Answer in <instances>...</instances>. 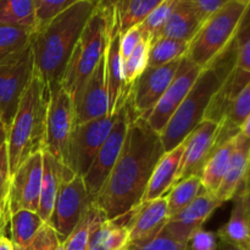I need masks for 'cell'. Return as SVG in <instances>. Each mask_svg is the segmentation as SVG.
<instances>
[{
  "label": "cell",
  "instance_id": "19",
  "mask_svg": "<svg viewBox=\"0 0 250 250\" xmlns=\"http://www.w3.org/2000/svg\"><path fill=\"white\" fill-rule=\"evenodd\" d=\"M77 125L109 116V94L106 84L105 55L90 75L75 103Z\"/></svg>",
  "mask_w": 250,
  "mask_h": 250
},
{
  "label": "cell",
  "instance_id": "29",
  "mask_svg": "<svg viewBox=\"0 0 250 250\" xmlns=\"http://www.w3.org/2000/svg\"><path fill=\"white\" fill-rule=\"evenodd\" d=\"M236 137L219 146L203 168L200 180H202L205 190L210 194H216L217 189L221 186L222 180L226 175L227 167H229V160H231L232 153H233L234 144H236Z\"/></svg>",
  "mask_w": 250,
  "mask_h": 250
},
{
  "label": "cell",
  "instance_id": "32",
  "mask_svg": "<svg viewBox=\"0 0 250 250\" xmlns=\"http://www.w3.org/2000/svg\"><path fill=\"white\" fill-rule=\"evenodd\" d=\"M44 224L45 222L37 212L29 210H20L11 214L10 229H11L12 244L26 248Z\"/></svg>",
  "mask_w": 250,
  "mask_h": 250
},
{
  "label": "cell",
  "instance_id": "42",
  "mask_svg": "<svg viewBox=\"0 0 250 250\" xmlns=\"http://www.w3.org/2000/svg\"><path fill=\"white\" fill-rule=\"evenodd\" d=\"M219 238L217 234L211 231L200 229L190 237L188 242V250H217Z\"/></svg>",
  "mask_w": 250,
  "mask_h": 250
},
{
  "label": "cell",
  "instance_id": "28",
  "mask_svg": "<svg viewBox=\"0 0 250 250\" xmlns=\"http://www.w3.org/2000/svg\"><path fill=\"white\" fill-rule=\"evenodd\" d=\"M250 115V83L247 84L236 98L232 100L227 109L224 120L220 124L215 148L234 138L241 132V127Z\"/></svg>",
  "mask_w": 250,
  "mask_h": 250
},
{
  "label": "cell",
  "instance_id": "35",
  "mask_svg": "<svg viewBox=\"0 0 250 250\" xmlns=\"http://www.w3.org/2000/svg\"><path fill=\"white\" fill-rule=\"evenodd\" d=\"M188 45V42L176 41L165 37L155 39L149 48L148 67H158L182 59L187 55Z\"/></svg>",
  "mask_w": 250,
  "mask_h": 250
},
{
  "label": "cell",
  "instance_id": "50",
  "mask_svg": "<svg viewBox=\"0 0 250 250\" xmlns=\"http://www.w3.org/2000/svg\"><path fill=\"white\" fill-rule=\"evenodd\" d=\"M234 1L239 2V4L244 5V6H247V7H248L250 5V0H234Z\"/></svg>",
  "mask_w": 250,
  "mask_h": 250
},
{
  "label": "cell",
  "instance_id": "7",
  "mask_svg": "<svg viewBox=\"0 0 250 250\" xmlns=\"http://www.w3.org/2000/svg\"><path fill=\"white\" fill-rule=\"evenodd\" d=\"M236 60L233 67L210 102L204 120L221 124L232 100L250 83V5L233 37Z\"/></svg>",
  "mask_w": 250,
  "mask_h": 250
},
{
  "label": "cell",
  "instance_id": "27",
  "mask_svg": "<svg viewBox=\"0 0 250 250\" xmlns=\"http://www.w3.org/2000/svg\"><path fill=\"white\" fill-rule=\"evenodd\" d=\"M127 214L105 220L93 231L87 250H125L129 244Z\"/></svg>",
  "mask_w": 250,
  "mask_h": 250
},
{
  "label": "cell",
  "instance_id": "25",
  "mask_svg": "<svg viewBox=\"0 0 250 250\" xmlns=\"http://www.w3.org/2000/svg\"><path fill=\"white\" fill-rule=\"evenodd\" d=\"M203 23H204V20L200 16L197 6L192 0H178L175 10L164 28L161 29L158 38L165 37V38L189 43Z\"/></svg>",
  "mask_w": 250,
  "mask_h": 250
},
{
  "label": "cell",
  "instance_id": "37",
  "mask_svg": "<svg viewBox=\"0 0 250 250\" xmlns=\"http://www.w3.org/2000/svg\"><path fill=\"white\" fill-rule=\"evenodd\" d=\"M10 182L11 176L9 171L6 144L0 149V237L6 233L7 226L10 225Z\"/></svg>",
  "mask_w": 250,
  "mask_h": 250
},
{
  "label": "cell",
  "instance_id": "40",
  "mask_svg": "<svg viewBox=\"0 0 250 250\" xmlns=\"http://www.w3.org/2000/svg\"><path fill=\"white\" fill-rule=\"evenodd\" d=\"M125 250H188V244L176 241L163 229L155 238L144 243L128 244Z\"/></svg>",
  "mask_w": 250,
  "mask_h": 250
},
{
  "label": "cell",
  "instance_id": "2",
  "mask_svg": "<svg viewBox=\"0 0 250 250\" xmlns=\"http://www.w3.org/2000/svg\"><path fill=\"white\" fill-rule=\"evenodd\" d=\"M95 7L97 0H81L34 31V67L50 89L61 83L73 49Z\"/></svg>",
  "mask_w": 250,
  "mask_h": 250
},
{
  "label": "cell",
  "instance_id": "11",
  "mask_svg": "<svg viewBox=\"0 0 250 250\" xmlns=\"http://www.w3.org/2000/svg\"><path fill=\"white\" fill-rule=\"evenodd\" d=\"M117 119V112L85 124L77 125L70 146L68 167L75 175L84 176L94 161L100 146L104 144Z\"/></svg>",
  "mask_w": 250,
  "mask_h": 250
},
{
  "label": "cell",
  "instance_id": "39",
  "mask_svg": "<svg viewBox=\"0 0 250 250\" xmlns=\"http://www.w3.org/2000/svg\"><path fill=\"white\" fill-rule=\"evenodd\" d=\"M78 1L81 0H34L37 28L48 23L50 20Z\"/></svg>",
  "mask_w": 250,
  "mask_h": 250
},
{
  "label": "cell",
  "instance_id": "43",
  "mask_svg": "<svg viewBox=\"0 0 250 250\" xmlns=\"http://www.w3.org/2000/svg\"><path fill=\"white\" fill-rule=\"evenodd\" d=\"M142 34L139 31V27H132L127 32H125L122 36H120V53H121L122 61H126L128 56L131 55L132 51L137 46V44L141 42Z\"/></svg>",
  "mask_w": 250,
  "mask_h": 250
},
{
  "label": "cell",
  "instance_id": "15",
  "mask_svg": "<svg viewBox=\"0 0 250 250\" xmlns=\"http://www.w3.org/2000/svg\"><path fill=\"white\" fill-rule=\"evenodd\" d=\"M220 124L211 120H203L183 141L185 151L181 158L178 175L175 185L193 177L202 175L203 168L208 160L215 153L217 133ZM173 185V186H175Z\"/></svg>",
  "mask_w": 250,
  "mask_h": 250
},
{
  "label": "cell",
  "instance_id": "22",
  "mask_svg": "<svg viewBox=\"0 0 250 250\" xmlns=\"http://www.w3.org/2000/svg\"><path fill=\"white\" fill-rule=\"evenodd\" d=\"M106 84L109 94V116L115 115L125 106L128 94L125 87L124 61L120 53V34L110 33L105 51Z\"/></svg>",
  "mask_w": 250,
  "mask_h": 250
},
{
  "label": "cell",
  "instance_id": "5",
  "mask_svg": "<svg viewBox=\"0 0 250 250\" xmlns=\"http://www.w3.org/2000/svg\"><path fill=\"white\" fill-rule=\"evenodd\" d=\"M222 82V77L214 68L209 67L202 71L192 89L160 133L165 153L183 143L188 134L204 120L208 106Z\"/></svg>",
  "mask_w": 250,
  "mask_h": 250
},
{
  "label": "cell",
  "instance_id": "17",
  "mask_svg": "<svg viewBox=\"0 0 250 250\" xmlns=\"http://www.w3.org/2000/svg\"><path fill=\"white\" fill-rule=\"evenodd\" d=\"M224 203L207 190L198 195L186 209L168 219L164 231L181 243L188 244L190 237L203 229L205 222Z\"/></svg>",
  "mask_w": 250,
  "mask_h": 250
},
{
  "label": "cell",
  "instance_id": "14",
  "mask_svg": "<svg viewBox=\"0 0 250 250\" xmlns=\"http://www.w3.org/2000/svg\"><path fill=\"white\" fill-rule=\"evenodd\" d=\"M203 68L195 65L190 61L187 56H183L180 61L176 75L172 82L167 87L166 92L154 106L150 114L146 117L149 126L160 134L165 126L167 125L168 120L171 119L176 110L178 109L185 98L192 89L193 84L195 83L197 78L202 73Z\"/></svg>",
  "mask_w": 250,
  "mask_h": 250
},
{
  "label": "cell",
  "instance_id": "9",
  "mask_svg": "<svg viewBox=\"0 0 250 250\" xmlns=\"http://www.w3.org/2000/svg\"><path fill=\"white\" fill-rule=\"evenodd\" d=\"M34 72L32 43L15 58L0 63V120L6 129L11 126L22 94Z\"/></svg>",
  "mask_w": 250,
  "mask_h": 250
},
{
  "label": "cell",
  "instance_id": "8",
  "mask_svg": "<svg viewBox=\"0 0 250 250\" xmlns=\"http://www.w3.org/2000/svg\"><path fill=\"white\" fill-rule=\"evenodd\" d=\"M77 121L71 95L58 84L50 89L48 119H46L45 148L43 151L68 166L70 146Z\"/></svg>",
  "mask_w": 250,
  "mask_h": 250
},
{
  "label": "cell",
  "instance_id": "31",
  "mask_svg": "<svg viewBox=\"0 0 250 250\" xmlns=\"http://www.w3.org/2000/svg\"><path fill=\"white\" fill-rule=\"evenodd\" d=\"M0 24H10L32 32L36 31L34 0H0Z\"/></svg>",
  "mask_w": 250,
  "mask_h": 250
},
{
  "label": "cell",
  "instance_id": "44",
  "mask_svg": "<svg viewBox=\"0 0 250 250\" xmlns=\"http://www.w3.org/2000/svg\"><path fill=\"white\" fill-rule=\"evenodd\" d=\"M192 1L194 2L200 16L205 21L211 15H214L215 12L221 10L225 5L229 4L231 0H192Z\"/></svg>",
  "mask_w": 250,
  "mask_h": 250
},
{
  "label": "cell",
  "instance_id": "12",
  "mask_svg": "<svg viewBox=\"0 0 250 250\" xmlns=\"http://www.w3.org/2000/svg\"><path fill=\"white\" fill-rule=\"evenodd\" d=\"M89 203L82 176L75 175L68 182L63 183L46 222L56 232L61 243L76 229Z\"/></svg>",
  "mask_w": 250,
  "mask_h": 250
},
{
  "label": "cell",
  "instance_id": "30",
  "mask_svg": "<svg viewBox=\"0 0 250 250\" xmlns=\"http://www.w3.org/2000/svg\"><path fill=\"white\" fill-rule=\"evenodd\" d=\"M106 219V215L95 204L89 203L72 233L63 242L65 250H87L93 231Z\"/></svg>",
  "mask_w": 250,
  "mask_h": 250
},
{
  "label": "cell",
  "instance_id": "24",
  "mask_svg": "<svg viewBox=\"0 0 250 250\" xmlns=\"http://www.w3.org/2000/svg\"><path fill=\"white\" fill-rule=\"evenodd\" d=\"M250 156V138H247L242 133H238L236 137L233 153L227 167L226 175L222 180L221 186L216 192V197L222 203L233 199L236 193L243 186L244 176H246L247 167Z\"/></svg>",
  "mask_w": 250,
  "mask_h": 250
},
{
  "label": "cell",
  "instance_id": "33",
  "mask_svg": "<svg viewBox=\"0 0 250 250\" xmlns=\"http://www.w3.org/2000/svg\"><path fill=\"white\" fill-rule=\"evenodd\" d=\"M34 32L10 24H0V63L15 58L32 43Z\"/></svg>",
  "mask_w": 250,
  "mask_h": 250
},
{
  "label": "cell",
  "instance_id": "26",
  "mask_svg": "<svg viewBox=\"0 0 250 250\" xmlns=\"http://www.w3.org/2000/svg\"><path fill=\"white\" fill-rule=\"evenodd\" d=\"M232 200H233V208H232L231 216L216 234L220 241L243 246L250 238V215L248 202H247V188L242 186Z\"/></svg>",
  "mask_w": 250,
  "mask_h": 250
},
{
  "label": "cell",
  "instance_id": "51",
  "mask_svg": "<svg viewBox=\"0 0 250 250\" xmlns=\"http://www.w3.org/2000/svg\"><path fill=\"white\" fill-rule=\"evenodd\" d=\"M247 202H248L249 215H250V187H249V188H247Z\"/></svg>",
  "mask_w": 250,
  "mask_h": 250
},
{
  "label": "cell",
  "instance_id": "45",
  "mask_svg": "<svg viewBox=\"0 0 250 250\" xmlns=\"http://www.w3.org/2000/svg\"><path fill=\"white\" fill-rule=\"evenodd\" d=\"M217 250H248V249L246 248V246H242V244L231 243V242L220 241L219 239V249Z\"/></svg>",
  "mask_w": 250,
  "mask_h": 250
},
{
  "label": "cell",
  "instance_id": "6",
  "mask_svg": "<svg viewBox=\"0 0 250 250\" xmlns=\"http://www.w3.org/2000/svg\"><path fill=\"white\" fill-rule=\"evenodd\" d=\"M247 6L231 0L221 10L207 19L189 42L187 58L205 70L233 39Z\"/></svg>",
  "mask_w": 250,
  "mask_h": 250
},
{
  "label": "cell",
  "instance_id": "21",
  "mask_svg": "<svg viewBox=\"0 0 250 250\" xmlns=\"http://www.w3.org/2000/svg\"><path fill=\"white\" fill-rule=\"evenodd\" d=\"M75 172L68 166L56 160L50 154L43 151V175H42L41 199L37 214L44 222H48L55 204L56 197L63 183L68 182Z\"/></svg>",
  "mask_w": 250,
  "mask_h": 250
},
{
  "label": "cell",
  "instance_id": "23",
  "mask_svg": "<svg viewBox=\"0 0 250 250\" xmlns=\"http://www.w3.org/2000/svg\"><path fill=\"white\" fill-rule=\"evenodd\" d=\"M183 151H185V144L181 143L175 149L161 156L149 180L148 187H146L142 202L158 199L168 194L177 178Z\"/></svg>",
  "mask_w": 250,
  "mask_h": 250
},
{
  "label": "cell",
  "instance_id": "13",
  "mask_svg": "<svg viewBox=\"0 0 250 250\" xmlns=\"http://www.w3.org/2000/svg\"><path fill=\"white\" fill-rule=\"evenodd\" d=\"M180 61L178 59L158 67H146L134 81L126 103L137 117H148L172 82Z\"/></svg>",
  "mask_w": 250,
  "mask_h": 250
},
{
  "label": "cell",
  "instance_id": "4",
  "mask_svg": "<svg viewBox=\"0 0 250 250\" xmlns=\"http://www.w3.org/2000/svg\"><path fill=\"white\" fill-rule=\"evenodd\" d=\"M109 29L104 14L98 7L88 20L72 51L60 84L77 102L85 82L105 55Z\"/></svg>",
  "mask_w": 250,
  "mask_h": 250
},
{
  "label": "cell",
  "instance_id": "18",
  "mask_svg": "<svg viewBox=\"0 0 250 250\" xmlns=\"http://www.w3.org/2000/svg\"><path fill=\"white\" fill-rule=\"evenodd\" d=\"M129 244L144 243L155 238L168 222L166 197L146 200L127 212Z\"/></svg>",
  "mask_w": 250,
  "mask_h": 250
},
{
  "label": "cell",
  "instance_id": "34",
  "mask_svg": "<svg viewBox=\"0 0 250 250\" xmlns=\"http://www.w3.org/2000/svg\"><path fill=\"white\" fill-rule=\"evenodd\" d=\"M203 192H205V188L199 176H193L173 186L166 195L168 217L176 216Z\"/></svg>",
  "mask_w": 250,
  "mask_h": 250
},
{
  "label": "cell",
  "instance_id": "53",
  "mask_svg": "<svg viewBox=\"0 0 250 250\" xmlns=\"http://www.w3.org/2000/svg\"><path fill=\"white\" fill-rule=\"evenodd\" d=\"M14 250H24V248H21V247L14 246Z\"/></svg>",
  "mask_w": 250,
  "mask_h": 250
},
{
  "label": "cell",
  "instance_id": "3",
  "mask_svg": "<svg viewBox=\"0 0 250 250\" xmlns=\"http://www.w3.org/2000/svg\"><path fill=\"white\" fill-rule=\"evenodd\" d=\"M50 88L34 67L31 82L22 94L11 126L7 129L10 176L32 155L45 148Z\"/></svg>",
  "mask_w": 250,
  "mask_h": 250
},
{
  "label": "cell",
  "instance_id": "20",
  "mask_svg": "<svg viewBox=\"0 0 250 250\" xmlns=\"http://www.w3.org/2000/svg\"><path fill=\"white\" fill-rule=\"evenodd\" d=\"M163 0H97V7L104 14L110 33L120 36L139 26Z\"/></svg>",
  "mask_w": 250,
  "mask_h": 250
},
{
  "label": "cell",
  "instance_id": "46",
  "mask_svg": "<svg viewBox=\"0 0 250 250\" xmlns=\"http://www.w3.org/2000/svg\"><path fill=\"white\" fill-rule=\"evenodd\" d=\"M0 250H14V244L11 239L7 238L6 236L0 237Z\"/></svg>",
  "mask_w": 250,
  "mask_h": 250
},
{
  "label": "cell",
  "instance_id": "49",
  "mask_svg": "<svg viewBox=\"0 0 250 250\" xmlns=\"http://www.w3.org/2000/svg\"><path fill=\"white\" fill-rule=\"evenodd\" d=\"M243 187L249 188L250 187V156H249V161H248V167H247V172L246 176H244V181H243Z\"/></svg>",
  "mask_w": 250,
  "mask_h": 250
},
{
  "label": "cell",
  "instance_id": "36",
  "mask_svg": "<svg viewBox=\"0 0 250 250\" xmlns=\"http://www.w3.org/2000/svg\"><path fill=\"white\" fill-rule=\"evenodd\" d=\"M178 0H163L146 20L139 24L142 38L146 39L149 43H153L160 34L161 29L166 24L167 20L170 19L171 14L175 10Z\"/></svg>",
  "mask_w": 250,
  "mask_h": 250
},
{
  "label": "cell",
  "instance_id": "54",
  "mask_svg": "<svg viewBox=\"0 0 250 250\" xmlns=\"http://www.w3.org/2000/svg\"><path fill=\"white\" fill-rule=\"evenodd\" d=\"M56 250H65V249H63V244H62V243H61V244H60V246H59V248H58V249H56Z\"/></svg>",
  "mask_w": 250,
  "mask_h": 250
},
{
  "label": "cell",
  "instance_id": "41",
  "mask_svg": "<svg viewBox=\"0 0 250 250\" xmlns=\"http://www.w3.org/2000/svg\"><path fill=\"white\" fill-rule=\"evenodd\" d=\"M60 244L56 232L48 224H44L24 250H56Z\"/></svg>",
  "mask_w": 250,
  "mask_h": 250
},
{
  "label": "cell",
  "instance_id": "47",
  "mask_svg": "<svg viewBox=\"0 0 250 250\" xmlns=\"http://www.w3.org/2000/svg\"><path fill=\"white\" fill-rule=\"evenodd\" d=\"M6 139H7V129L5 127L4 122L0 120V149L2 148L4 144H6Z\"/></svg>",
  "mask_w": 250,
  "mask_h": 250
},
{
  "label": "cell",
  "instance_id": "1",
  "mask_svg": "<svg viewBox=\"0 0 250 250\" xmlns=\"http://www.w3.org/2000/svg\"><path fill=\"white\" fill-rule=\"evenodd\" d=\"M127 109L129 124L121 153L93 200L107 220L122 216L141 204L154 168L165 154L160 134L146 119L137 117L128 105Z\"/></svg>",
  "mask_w": 250,
  "mask_h": 250
},
{
  "label": "cell",
  "instance_id": "48",
  "mask_svg": "<svg viewBox=\"0 0 250 250\" xmlns=\"http://www.w3.org/2000/svg\"><path fill=\"white\" fill-rule=\"evenodd\" d=\"M239 133H242L244 137H247V138H250V115L248 119L244 121L243 126L241 127V132H239Z\"/></svg>",
  "mask_w": 250,
  "mask_h": 250
},
{
  "label": "cell",
  "instance_id": "10",
  "mask_svg": "<svg viewBox=\"0 0 250 250\" xmlns=\"http://www.w3.org/2000/svg\"><path fill=\"white\" fill-rule=\"evenodd\" d=\"M128 124V109H127V105L125 104V106L117 111V119L111 132L105 139L104 144L100 146L89 170L83 176V181H84L85 189H87V194L90 203H93L94 198L100 192L105 181L109 177L112 167L116 164L117 159H119L125 138H126Z\"/></svg>",
  "mask_w": 250,
  "mask_h": 250
},
{
  "label": "cell",
  "instance_id": "38",
  "mask_svg": "<svg viewBox=\"0 0 250 250\" xmlns=\"http://www.w3.org/2000/svg\"><path fill=\"white\" fill-rule=\"evenodd\" d=\"M149 48H150V43L146 39L142 38L131 55L128 56V59L124 62L125 87H126L128 95L134 81L148 67Z\"/></svg>",
  "mask_w": 250,
  "mask_h": 250
},
{
  "label": "cell",
  "instance_id": "52",
  "mask_svg": "<svg viewBox=\"0 0 250 250\" xmlns=\"http://www.w3.org/2000/svg\"><path fill=\"white\" fill-rule=\"evenodd\" d=\"M243 246H246V248H247V249H248V250H250V238L248 239V241H247V242H246V243H244V244H243Z\"/></svg>",
  "mask_w": 250,
  "mask_h": 250
},
{
  "label": "cell",
  "instance_id": "16",
  "mask_svg": "<svg viewBox=\"0 0 250 250\" xmlns=\"http://www.w3.org/2000/svg\"><path fill=\"white\" fill-rule=\"evenodd\" d=\"M42 175H43V151L27 159L10 182V211L20 210L38 211L41 199Z\"/></svg>",
  "mask_w": 250,
  "mask_h": 250
}]
</instances>
